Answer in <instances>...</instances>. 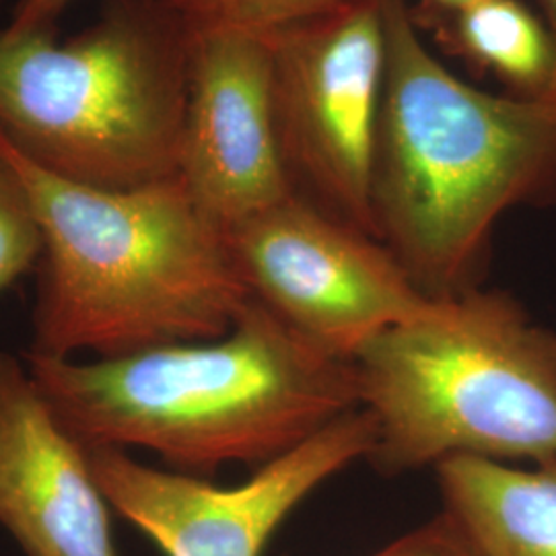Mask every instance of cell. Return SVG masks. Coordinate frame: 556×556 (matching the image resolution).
Instances as JSON below:
<instances>
[{
  "mask_svg": "<svg viewBox=\"0 0 556 556\" xmlns=\"http://www.w3.org/2000/svg\"><path fill=\"white\" fill-rule=\"evenodd\" d=\"M23 361L85 447L147 450L176 472L264 466L358 408L357 376L256 299L223 337L119 357Z\"/></svg>",
  "mask_w": 556,
  "mask_h": 556,
  "instance_id": "6da1fadb",
  "label": "cell"
},
{
  "mask_svg": "<svg viewBox=\"0 0 556 556\" xmlns=\"http://www.w3.org/2000/svg\"><path fill=\"white\" fill-rule=\"evenodd\" d=\"M386 80L371 167L376 238L429 299L480 287L497 220L556 206V105L482 91L425 46L410 0H378Z\"/></svg>",
  "mask_w": 556,
  "mask_h": 556,
  "instance_id": "7a4b0ae2",
  "label": "cell"
},
{
  "mask_svg": "<svg viewBox=\"0 0 556 556\" xmlns=\"http://www.w3.org/2000/svg\"><path fill=\"white\" fill-rule=\"evenodd\" d=\"M41 233L27 353L119 357L231 330L250 291L225 229L176 178L96 188L48 174L0 140Z\"/></svg>",
  "mask_w": 556,
  "mask_h": 556,
  "instance_id": "3957f363",
  "label": "cell"
},
{
  "mask_svg": "<svg viewBox=\"0 0 556 556\" xmlns=\"http://www.w3.org/2000/svg\"><path fill=\"white\" fill-rule=\"evenodd\" d=\"M351 363L376 425L367 462L386 477L454 457L556 459V330L505 291L431 299Z\"/></svg>",
  "mask_w": 556,
  "mask_h": 556,
  "instance_id": "277c9868",
  "label": "cell"
},
{
  "mask_svg": "<svg viewBox=\"0 0 556 556\" xmlns=\"http://www.w3.org/2000/svg\"><path fill=\"white\" fill-rule=\"evenodd\" d=\"M190 31L161 0H108L75 38L0 29V140L43 172L124 190L178 176Z\"/></svg>",
  "mask_w": 556,
  "mask_h": 556,
  "instance_id": "5b68a950",
  "label": "cell"
},
{
  "mask_svg": "<svg viewBox=\"0 0 556 556\" xmlns=\"http://www.w3.org/2000/svg\"><path fill=\"white\" fill-rule=\"evenodd\" d=\"M266 40L278 144L295 197L376 238L371 167L388 56L378 0H346Z\"/></svg>",
  "mask_w": 556,
  "mask_h": 556,
  "instance_id": "8992f818",
  "label": "cell"
},
{
  "mask_svg": "<svg viewBox=\"0 0 556 556\" xmlns=\"http://www.w3.org/2000/svg\"><path fill=\"white\" fill-rule=\"evenodd\" d=\"M225 236L250 298L337 357L351 361L371 338L431 301L379 239L299 197Z\"/></svg>",
  "mask_w": 556,
  "mask_h": 556,
  "instance_id": "52a82bcc",
  "label": "cell"
},
{
  "mask_svg": "<svg viewBox=\"0 0 556 556\" xmlns=\"http://www.w3.org/2000/svg\"><path fill=\"white\" fill-rule=\"evenodd\" d=\"M374 443V418L358 406L236 486L153 468L116 447L87 452L112 511L163 555L262 556L278 526L330 478L367 459Z\"/></svg>",
  "mask_w": 556,
  "mask_h": 556,
  "instance_id": "ba28073f",
  "label": "cell"
},
{
  "mask_svg": "<svg viewBox=\"0 0 556 556\" xmlns=\"http://www.w3.org/2000/svg\"><path fill=\"white\" fill-rule=\"evenodd\" d=\"M178 176L223 229L295 197L278 144L266 36L190 34Z\"/></svg>",
  "mask_w": 556,
  "mask_h": 556,
  "instance_id": "9c48e42d",
  "label": "cell"
},
{
  "mask_svg": "<svg viewBox=\"0 0 556 556\" xmlns=\"http://www.w3.org/2000/svg\"><path fill=\"white\" fill-rule=\"evenodd\" d=\"M87 447L23 358L0 353V528L25 556H118Z\"/></svg>",
  "mask_w": 556,
  "mask_h": 556,
  "instance_id": "30bf717a",
  "label": "cell"
},
{
  "mask_svg": "<svg viewBox=\"0 0 556 556\" xmlns=\"http://www.w3.org/2000/svg\"><path fill=\"white\" fill-rule=\"evenodd\" d=\"M410 21L475 79H495L516 100L556 105V36L523 0H417Z\"/></svg>",
  "mask_w": 556,
  "mask_h": 556,
  "instance_id": "8fae6325",
  "label": "cell"
},
{
  "mask_svg": "<svg viewBox=\"0 0 556 556\" xmlns=\"http://www.w3.org/2000/svg\"><path fill=\"white\" fill-rule=\"evenodd\" d=\"M443 514L478 556H556V459L454 457L435 468Z\"/></svg>",
  "mask_w": 556,
  "mask_h": 556,
  "instance_id": "7c38bea8",
  "label": "cell"
},
{
  "mask_svg": "<svg viewBox=\"0 0 556 556\" xmlns=\"http://www.w3.org/2000/svg\"><path fill=\"white\" fill-rule=\"evenodd\" d=\"M190 34L245 31L266 36L282 27L318 20L346 0H161Z\"/></svg>",
  "mask_w": 556,
  "mask_h": 556,
  "instance_id": "4fadbf2b",
  "label": "cell"
},
{
  "mask_svg": "<svg viewBox=\"0 0 556 556\" xmlns=\"http://www.w3.org/2000/svg\"><path fill=\"white\" fill-rule=\"evenodd\" d=\"M41 233L20 174L0 151V293L38 266Z\"/></svg>",
  "mask_w": 556,
  "mask_h": 556,
  "instance_id": "5bb4252c",
  "label": "cell"
},
{
  "mask_svg": "<svg viewBox=\"0 0 556 556\" xmlns=\"http://www.w3.org/2000/svg\"><path fill=\"white\" fill-rule=\"evenodd\" d=\"M374 556H478L468 538L447 514H439L417 530L397 538Z\"/></svg>",
  "mask_w": 556,
  "mask_h": 556,
  "instance_id": "9a60e30c",
  "label": "cell"
},
{
  "mask_svg": "<svg viewBox=\"0 0 556 556\" xmlns=\"http://www.w3.org/2000/svg\"><path fill=\"white\" fill-rule=\"evenodd\" d=\"M71 2L73 0H20L7 27L15 31L54 29V23Z\"/></svg>",
  "mask_w": 556,
  "mask_h": 556,
  "instance_id": "2e32d148",
  "label": "cell"
},
{
  "mask_svg": "<svg viewBox=\"0 0 556 556\" xmlns=\"http://www.w3.org/2000/svg\"><path fill=\"white\" fill-rule=\"evenodd\" d=\"M538 7L542 11V20L551 27L556 36V0H538Z\"/></svg>",
  "mask_w": 556,
  "mask_h": 556,
  "instance_id": "e0dca14e",
  "label": "cell"
},
{
  "mask_svg": "<svg viewBox=\"0 0 556 556\" xmlns=\"http://www.w3.org/2000/svg\"><path fill=\"white\" fill-rule=\"evenodd\" d=\"M433 4H441V7H462V4H470L475 0H429Z\"/></svg>",
  "mask_w": 556,
  "mask_h": 556,
  "instance_id": "ac0fdd59",
  "label": "cell"
}]
</instances>
